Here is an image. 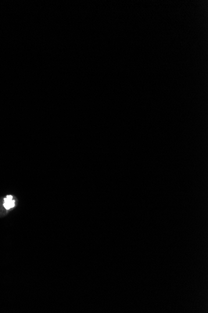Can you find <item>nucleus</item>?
Segmentation results:
<instances>
[{
  "mask_svg": "<svg viewBox=\"0 0 208 313\" xmlns=\"http://www.w3.org/2000/svg\"><path fill=\"white\" fill-rule=\"evenodd\" d=\"M14 202L15 201L13 200V197L11 196H8L6 198H5L4 207L6 210H10V208H12L14 206Z\"/></svg>",
  "mask_w": 208,
  "mask_h": 313,
  "instance_id": "obj_1",
  "label": "nucleus"
}]
</instances>
